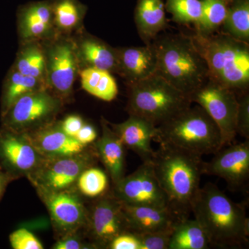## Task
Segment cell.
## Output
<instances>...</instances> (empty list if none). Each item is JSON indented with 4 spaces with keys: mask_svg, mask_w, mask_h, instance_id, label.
Here are the masks:
<instances>
[{
    "mask_svg": "<svg viewBox=\"0 0 249 249\" xmlns=\"http://www.w3.org/2000/svg\"><path fill=\"white\" fill-rule=\"evenodd\" d=\"M191 212L207 235L211 247L242 249L248 246L249 221L245 206L232 201L213 183L200 187Z\"/></svg>",
    "mask_w": 249,
    "mask_h": 249,
    "instance_id": "cell-1",
    "label": "cell"
},
{
    "mask_svg": "<svg viewBox=\"0 0 249 249\" xmlns=\"http://www.w3.org/2000/svg\"><path fill=\"white\" fill-rule=\"evenodd\" d=\"M151 163L170 209L180 219L189 217L204 175L202 157L160 145Z\"/></svg>",
    "mask_w": 249,
    "mask_h": 249,
    "instance_id": "cell-2",
    "label": "cell"
},
{
    "mask_svg": "<svg viewBox=\"0 0 249 249\" xmlns=\"http://www.w3.org/2000/svg\"><path fill=\"white\" fill-rule=\"evenodd\" d=\"M157 73L189 98L210 78L209 67L193 36L183 34L159 35Z\"/></svg>",
    "mask_w": 249,
    "mask_h": 249,
    "instance_id": "cell-3",
    "label": "cell"
},
{
    "mask_svg": "<svg viewBox=\"0 0 249 249\" xmlns=\"http://www.w3.org/2000/svg\"><path fill=\"white\" fill-rule=\"evenodd\" d=\"M154 142L202 157L222 148L220 131L199 106H189L157 126Z\"/></svg>",
    "mask_w": 249,
    "mask_h": 249,
    "instance_id": "cell-4",
    "label": "cell"
},
{
    "mask_svg": "<svg viewBox=\"0 0 249 249\" xmlns=\"http://www.w3.org/2000/svg\"><path fill=\"white\" fill-rule=\"evenodd\" d=\"M207 62L209 76L232 91L245 93L249 86V43L227 34L193 36Z\"/></svg>",
    "mask_w": 249,
    "mask_h": 249,
    "instance_id": "cell-5",
    "label": "cell"
},
{
    "mask_svg": "<svg viewBox=\"0 0 249 249\" xmlns=\"http://www.w3.org/2000/svg\"><path fill=\"white\" fill-rule=\"evenodd\" d=\"M127 85L129 115L140 116L157 126L192 104L186 95L157 73Z\"/></svg>",
    "mask_w": 249,
    "mask_h": 249,
    "instance_id": "cell-6",
    "label": "cell"
},
{
    "mask_svg": "<svg viewBox=\"0 0 249 249\" xmlns=\"http://www.w3.org/2000/svg\"><path fill=\"white\" fill-rule=\"evenodd\" d=\"M209 114L220 131L223 147L232 143L237 136L236 117L238 98L235 91L209 78L189 97Z\"/></svg>",
    "mask_w": 249,
    "mask_h": 249,
    "instance_id": "cell-7",
    "label": "cell"
},
{
    "mask_svg": "<svg viewBox=\"0 0 249 249\" xmlns=\"http://www.w3.org/2000/svg\"><path fill=\"white\" fill-rule=\"evenodd\" d=\"M116 197L123 204L170 208L152 163H142L137 170L115 184Z\"/></svg>",
    "mask_w": 249,
    "mask_h": 249,
    "instance_id": "cell-8",
    "label": "cell"
},
{
    "mask_svg": "<svg viewBox=\"0 0 249 249\" xmlns=\"http://www.w3.org/2000/svg\"><path fill=\"white\" fill-rule=\"evenodd\" d=\"M203 167L204 175L223 178L231 189L245 188L249 178V140L223 147Z\"/></svg>",
    "mask_w": 249,
    "mask_h": 249,
    "instance_id": "cell-9",
    "label": "cell"
},
{
    "mask_svg": "<svg viewBox=\"0 0 249 249\" xmlns=\"http://www.w3.org/2000/svg\"><path fill=\"white\" fill-rule=\"evenodd\" d=\"M58 102L44 89H39L19 98L3 114L8 127L25 128L45 120L58 108Z\"/></svg>",
    "mask_w": 249,
    "mask_h": 249,
    "instance_id": "cell-10",
    "label": "cell"
},
{
    "mask_svg": "<svg viewBox=\"0 0 249 249\" xmlns=\"http://www.w3.org/2000/svg\"><path fill=\"white\" fill-rule=\"evenodd\" d=\"M107 124L124 147L137 154L142 163H152L155 155L152 142L157 135V125L135 115H129L128 119L121 124Z\"/></svg>",
    "mask_w": 249,
    "mask_h": 249,
    "instance_id": "cell-11",
    "label": "cell"
},
{
    "mask_svg": "<svg viewBox=\"0 0 249 249\" xmlns=\"http://www.w3.org/2000/svg\"><path fill=\"white\" fill-rule=\"evenodd\" d=\"M91 227L93 237L101 247H109L111 241L122 232L127 231L122 210L117 198H103L92 210Z\"/></svg>",
    "mask_w": 249,
    "mask_h": 249,
    "instance_id": "cell-12",
    "label": "cell"
},
{
    "mask_svg": "<svg viewBox=\"0 0 249 249\" xmlns=\"http://www.w3.org/2000/svg\"><path fill=\"white\" fill-rule=\"evenodd\" d=\"M77 55L74 47L68 42L55 44L46 58L47 74L51 86L61 94L70 93L77 72Z\"/></svg>",
    "mask_w": 249,
    "mask_h": 249,
    "instance_id": "cell-13",
    "label": "cell"
},
{
    "mask_svg": "<svg viewBox=\"0 0 249 249\" xmlns=\"http://www.w3.org/2000/svg\"><path fill=\"white\" fill-rule=\"evenodd\" d=\"M117 73L124 77L127 84L145 79L157 73L158 56L153 42L144 47L116 49Z\"/></svg>",
    "mask_w": 249,
    "mask_h": 249,
    "instance_id": "cell-14",
    "label": "cell"
},
{
    "mask_svg": "<svg viewBox=\"0 0 249 249\" xmlns=\"http://www.w3.org/2000/svg\"><path fill=\"white\" fill-rule=\"evenodd\" d=\"M122 203V202H121ZM127 231L145 233L173 229L179 218L170 208L131 206L123 204Z\"/></svg>",
    "mask_w": 249,
    "mask_h": 249,
    "instance_id": "cell-15",
    "label": "cell"
},
{
    "mask_svg": "<svg viewBox=\"0 0 249 249\" xmlns=\"http://www.w3.org/2000/svg\"><path fill=\"white\" fill-rule=\"evenodd\" d=\"M134 21L144 43H152L167 27L163 0H137Z\"/></svg>",
    "mask_w": 249,
    "mask_h": 249,
    "instance_id": "cell-16",
    "label": "cell"
},
{
    "mask_svg": "<svg viewBox=\"0 0 249 249\" xmlns=\"http://www.w3.org/2000/svg\"><path fill=\"white\" fill-rule=\"evenodd\" d=\"M47 204L53 222L63 230H73L85 221L83 205L73 195L65 192H52Z\"/></svg>",
    "mask_w": 249,
    "mask_h": 249,
    "instance_id": "cell-17",
    "label": "cell"
},
{
    "mask_svg": "<svg viewBox=\"0 0 249 249\" xmlns=\"http://www.w3.org/2000/svg\"><path fill=\"white\" fill-rule=\"evenodd\" d=\"M27 139L38 153L52 157L77 155L85 147L76 139L67 135L61 129H43Z\"/></svg>",
    "mask_w": 249,
    "mask_h": 249,
    "instance_id": "cell-18",
    "label": "cell"
},
{
    "mask_svg": "<svg viewBox=\"0 0 249 249\" xmlns=\"http://www.w3.org/2000/svg\"><path fill=\"white\" fill-rule=\"evenodd\" d=\"M53 20L51 1H36L28 4L19 11L20 35L24 39L44 37L50 31Z\"/></svg>",
    "mask_w": 249,
    "mask_h": 249,
    "instance_id": "cell-19",
    "label": "cell"
},
{
    "mask_svg": "<svg viewBox=\"0 0 249 249\" xmlns=\"http://www.w3.org/2000/svg\"><path fill=\"white\" fill-rule=\"evenodd\" d=\"M102 127V137L96 142V148L103 164L116 184L124 177V145L104 119Z\"/></svg>",
    "mask_w": 249,
    "mask_h": 249,
    "instance_id": "cell-20",
    "label": "cell"
},
{
    "mask_svg": "<svg viewBox=\"0 0 249 249\" xmlns=\"http://www.w3.org/2000/svg\"><path fill=\"white\" fill-rule=\"evenodd\" d=\"M64 157L47 167L42 175V183L52 192H58L71 186L89 164L86 159Z\"/></svg>",
    "mask_w": 249,
    "mask_h": 249,
    "instance_id": "cell-21",
    "label": "cell"
},
{
    "mask_svg": "<svg viewBox=\"0 0 249 249\" xmlns=\"http://www.w3.org/2000/svg\"><path fill=\"white\" fill-rule=\"evenodd\" d=\"M0 152L11 166L19 171L32 170L38 160V152L27 139L20 138L12 134L1 136Z\"/></svg>",
    "mask_w": 249,
    "mask_h": 249,
    "instance_id": "cell-22",
    "label": "cell"
},
{
    "mask_svg": "<svg viewBox=\"0 0 249 249\" xmlns=\"http://www.w3.org/2000/svg\"><path fill=\"white\" fill-rule=\"evenodd\" d=\"M80 53L87 67L117 73V50L102 40L93 37L85 39L80 43Z\"/></svg>",
    "mask_w": 249,
    "mask_h": 249,
    "instance_id": "cell-23",
    "label": "cell"
},
{
    "mask_svg": "<svg viewBox=\"0 0 249 249\" xmlns=\"http://www.w3.org/2000/svg\"><path fill=\"white\" fill-rule=\"evenodd\" d=\"M211 248L208 236L196 219H178L173 227L168 249Z\"/></svg>",
    "mask_w": 249,
    "mask_h": 249,
    "instance_id": "cell-24",
    "label": "cell"
},
{
    "mask_svg": "<svg viewBox=\"0 0 249 249\" xmlns=\"http://www.w3.org/2000/svg\"><path fill=\"white\" fill-rule=\"evenodd\" d=\"M80 78L83 89L103 101L110 102L119 92L116 80L110 72L87 67L80 71Z\"/></svg>",
    "mask_w": 249,
    "mask_h": 249,
    "instance_id": "cell-25",
    "label": "cell"
},
{
    "mask_svg": "<svg viewBox=\"0 0 249 249\" xmlns=\"http://www.w3.org/2000/svg\"><path fill=\"white\" fill-rule=\"evenodd\" d=\"M219 30L236 40L249 43V0H235L229 4Z\"/></svg>",
    "mask_w": 249,
    "mask_h": 249,
    "instance_id": "cell-26",
    "label": "cell"
},
{
    "mask_svg": "<svg viewBox=\"0 0 249 249\" xmlns=\"http://www.w3.org/2000/svg\"><path fill=\"white\" fill-rule=\"evenodd\" d=\"M42 81L22 74L16 70L9 73L4 84L2 97V114H4L19 98L41 89Z\"/></svg>",
    "mask_w": 249,
    "mask_h": 249,
    "instance_id": "cell-27",
    "label": "cell"
},
{
    "mask_svg": "<svg viewBox=\"0 0 249 249\" xmlns=\"http://www.w3.org/2000/svg\"><path fill=\"white\" fill-rule=\"evenodd\" d=\"M202 15L196 26V34L209 36L219 31L227 14L228 6L224 0H201Z\"/></svg>",
    "mask_w": 249,
    "mask_h": 249,
    "instance_id": "cell-28",
    "label": "cell"
},
{
    "mask_svg": "<svg viewBox=\"0 0 249 249\" xmlns=\"http://www.w3.org/2000/svg\"><path fill=\"white\" fill-rule=\"evenodd\" d=\"M46 55L37 45H29L18 55L14 70L42 81L45 73Z\"/></svg>",
    "mask_w": 249,
    "mask_h": 249,
    "instance_id": "cell-29",
    "label": "cell"
},
{
    "mask_svg": "<svg viewBox=\"0 0 249 249\" xmlns=\"http://www.w3.org/2000/svg\"><path fill=\"white\" fill-rule=\"evenodd\" d=\"M53 21L60 29L70 30L76 27L85 11L78 0H55L52 2Z\"/></svg>",
    "mask_w": 249,
    "mask_h": 249,
    "instance_id": "cell-30",
    "label": "cell"
},
{
    "mask_svg": "<svg viewBox=\"0 0 249 249\" xmlns=\"http://www.w3.org/2000/svg\"><path fill=\"white\" fill-rule=\"evenodd\" d=\"M165 8L174 22L181 24H193L196 27L202 15L201 0H166Z\"/></svg>",
    "mask_w": 249,
    "mask_h": 249,
    "instance_id": "cell-31",
    "label": "cell"
},
{
    "mask_svg": "<svg viewBox=\"0 0 249 249\" xmlns=\"http://www.w3.org/2000/svg\"><path fill=\"white\" fill-rule=\"evenodd\" d=\"M78 188L84 196L96 197L101 196L107 189V175L97 168H89L83 170L78 178Z\"/></svg>",
    "mask_w": 249,
    "mask_h": 249,
    "instance_id": "cell-32",
    "label": "cell"
},
{
    "mask_svg": "<svg viewBox=\"0 0 249 249\" xmlns=\"http://www.w3.org/2000/svg\"><path fill=\"white\" fill-rule=\"evenodd\" d=\"M173 230V228L160 231L135 234L140 241L141 249H168Z\"/></svg>",
    "mask_w": 249,
    "mask_h": 249,
    "instance_id": "cell-33",
    "label": "cell"
},
{
    "mask_svg": "<svg viewBox=\"0 0 249 249\" xmlns=\"http://www.w3.org/2000/svg\"><path fill=\"white\" fill-rule=\"evenodd\" d=\"M236 131L245 139L249 140V94L247 91L242 93L238 99Z\"/></svg>",
    "mask_w": 249,
    "mask_h": 249,
    "instance_id": "cell-34",
    "label": "cell"
},
{
    "mask_svg": "<svg viewBox=\"0 0 249 249\" xmlns=\"http://www.w3.org/2000/svg\"><path fill=\"white\" fill-rule=\"evenodd\" d=\"M10 242L14 249H42L43 246L32 232L25 229H18L10 235Z\"/></svg>",
    "mask_w": 249,
    "mask_h": 249,
    "instance_id": "cell-35",
    "label": "cell"
},
{
    "mask_svg": "<svg viewBox=\"0 0 249 249\" xmlns=\"http://www.w3.org/2000/svg\"><path fill=\"white\" fill-rule=\"evenodd\" d=\"M111 249H141L140 241L134 232L125 231L116 236L109 245Z\"/></svg>",
    "mask_w": 249,
    "mask_h": 249,
    "instance_id": "cell-36",
    "label": "cell"
},
{
    "mask_svg": "<svg viewBox=\"0 0 249 249\" xmlns=\"http://www.w3.org/2000/svg\"><path fill=\"white\" fill-rule=\"evenodd\" d=\"M84 124L80 116H69L62 123L61 129L67 135L75 138Z\"/></svg>",
    "mask_w": 249,
    "mask_h": 249,
    "instance_id": "cell-37",
    "label": "cell"
},
{
    "mask_svg": "<svg viewBox=\"0 0 249 249\" xmlns=\"http://www.w3.org/2000/svg\"><path fill=\"white\" fill-rule=\"evenodd\" d=\"M97 138V132L91 124H84L79 132L76 134L75 139L83 145H88L94 142Z\"/></svg>",
    "mask_w": 249,
    "mask_h": 249,
    "instance_id": "cell-38",
    "label": "cell"
},
{
    "mask_svg": "<svg viewBox=\"0 0 249 249\" xmlns=\"http://www.w3.org/2000/svg\"><path fill=\"white\" fill-rule=\"evenodd\" d=\"M83 245L79 241L73 238H67L59 241L54 247L55 249H81Z\"/></svg>",
    "mask_w": 249,
    "mask_h": 249,
    "instance_id": "cell-39",
    "label": "cell"
},
{
    "mask_svg": "<svg viewBox=\"0 0 249 249\" xmlns=\"http://www.w3.org/2000/svg\"><path fill=\"white\" fill-rule=\"evenodd\" d=\"M3 188V179L0 177V194H1V191H2Z\"/></svg>",
    "mask_w": 249,
    "mask_h": 249,
    "instance_id": "cell-40",
    "label": "cell"
},
{
    "mask_svg": "<svg viewBox=\"0 0 249 249\" xmlns=\"http://www.w3.org/2000/svg\"><path fill=\"white\" fill-rule=\"evenodd\" d=\"M224 1H226L228 4H229L230 3L232 2V1H235V0H224Z\"/></svg>",
    "mask_w": 249,
    "mask_h": 249,
    "instance_id": "cell-41",
    "label": "cell"
}]
</instances>
